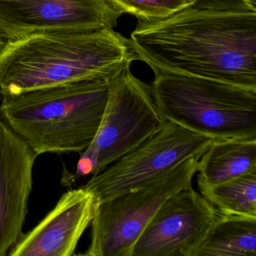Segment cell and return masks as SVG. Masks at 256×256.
<instances>
[{"label":"cell","instance_id":"6da1fadb","mask_svg":"<svg viewBox=\"0 0 256 256\" xmlns=\"http://www.w3.org/2000/svg\"><path fill=\"white\" fill-rule=\"evenodd\" d=\"M130 41L154 73L256 89V11L192 6L160 20H138Z\"/></svg>","mask_w":256,"mask_h":256},{"label":"cell","instance_id":"7a4b0ae2","mask_svg":"<svg viewBox=\"0 0 256 256\" xmlns=\"http://www.w3.org/2000/svg\"><path fill=\"white\" fill-rule=\"evenodd\" d=\"M138 60L114 29L36 34L6 40L0 50V94L86 80L110 82Z\"/></svg>","mask_w":256,"mask_h":256},{"label":"cell","instance_id":"3957f363","mask_svg":"<svg viewBox=\"0 0 256 256\" xmlns=\"http://www.w3.org/2000/svg\"><path fill=\"white\" fill-rule=\"evenodd\" d=\"M108 80H86L2 96L0 118L40 156L85 150L101 124Z\"/></svg>","mask_w":256,"mask_h":256},{"label":"cell","instance_id":"277c9868","mask_svg":"<svg viewBox=\"0 0 256 256\" xmlns=\"http://www.w3.org/2000/svg\"><path fill=\"white\" fill-rule=\"evenodd\" d=\"M150 88L166 121L215 139H256V89L162 72Z\"/></svg>","mask_w":256,"mask_h":256},{"label":"cell","instance_id":"5b68a950","mask_svg":"<svg viewBox=\"0 0 256 256\" xmlns=\"http://www.w3.org/2000/svg\"><path fill=\"white\" fill-rule=\"evenodd\" d=\"M166 120L150 86L136 78L130 67L108 83L107 103L101 124L90 144L80 154L74 173L64 168L61 184L98 174L108 166L152 137Z\"/></svg>","mask_w":256,"mask_h":256},{"label":"cell","instance_id":"8992f818","mask_svg":"<svg viewBox=\"0 0 256 256\" xmlns=\"http://www.w3.org/2000/svg\"><path fill=\"white\" fill-rule=\"evenodd\" d=\"M202 156H192L146 185L98 203L91 242L83 256H132L158 208L170 196L191 186Z\"/></svg>","mask_w":256,"mask_h":256},{"label":"cell","instance_id":"52a82bcc","mask_svg":"<svg viewBox=\"0 0 256 256\" xmlns=\"http://www.w3.org/2000/svg\"><path fill=\"white\" fill-rule=\"evenodd\" d=\"M215 138L166 121L162 128L83 186L98 203L137 190L192 156H202Z\"/></svg>","mask_w":256,"mask_h":256},{"label":"cell","instance_id":"ba28073f","mask_svg":"<svg viewBox=\"0 0 256 256\" xmlns=\"http://www.w3.org/2000/svg\"><path fill=\"white\" fill-rule=\"evenodd\" d=\"M124 14L110 0H0V34L13 40L44 32L114 29Z\"/></svg>","mask_w":256,"mask_h":256},{"label":"cell","instance_id":"9c48e42d","mask_svg":"<svg viewBox=\"0 0 256 256\" xmlns=\"http://www.w3.org/2000/svg\"><path fill=\"white\" fill-rule=\"evenodd\" d=\"M216 214V208L192 186L184 188L158 208L132 256H194Z\"/></svg>","mask_w":256,"mask_h":256},{"label":"cell","instance_id":"30bf717a","mask_svg":"<svg viewBox=\"0 0 256 256\" xmlns=\"http://www.w3.org/2000/svg\"><path fill=\"white\" fill-rule=\"evenodd\" d=\"M38 155L0 118V256L24 235Z\"/></svg>","mask_w":256,"mask_h":256},{"label":"cell","instance_id":"8fae6325","mask_svg":"<svg viewBox=\"0 0 256 256\" xmlns=\"http://www.w3.org/2000/svg\"><path fill=\"white\" fill-rule=\"evenodd\" d=\"M98 202L84 188L66 192L30 232L24 234L10 256H72L95 216Z\"/></svg>","mask_w":256,"mask_h":256},{"label":"cell","instance_id":"7c38bea8","mask_svg":"<svg viewBox=\"0 0 256 256\" xmlns=\"http://www.w3.org/2000/svg\"><path fill=\"white\" fill-rule=\"evenodd\" d=\"M198 187L256 172V139H215L198 164Z\"/></svg>","mask_w":256,"mask_h":256},{"label":"cell","instance_id":"4fadbf2b","mask_svg":"<svg viewBox=\"0 0 256 256\" xmlns=\"http://www.w3.org/2000/svg\"><path fill=\"white\" fill-rule=\"evenodd\" d=\"M194 256H256V217L222 214L217 210Z\"/></svg>","mask_w":256,"mask_h":256},{"label":"cell","instance_id":"5bb4252c","mask_svg":"<svg viewBox=\"0 0 256 256\" xmlns=\"http://www.w3.org/2000/svg\"><path fill=\"white\" fill-rule=\"evenodd\" d=\"M199 190L222 214L256 217V172Z\"/></svg>","mask_w":256,"mask_h":256},{"label":"cell","instance_id":"9a60e30c","mask_svg":"<svg viewBox=\"0 0 256 256\" xmlns=\"http://www.w3.org/2000/svg\"><path fill=\"white\" fill-rule=\"evenodd\" d=\"M124 13L138 20L152 22L172 16L194 5V0H110Z\"/></svg>","mask_w":256,"mask_h":256},{"label":"cell","instance_id":"2e32d148","mask_svg":"<svg viewBox=\"0 0 256 256\" xmlns=\"http://www.w3.org/2000/svg\"><path fill=\"white\" fill-rule=\"evenodd\" d=\"M192 6L214 10L256 11L254 0H194Z\"/></svg>","mask_w":256,"mask_h":256},{"label":"cell","instance_id":"e0dca14e","mask_svg":"<svg viewBox=\"0 0 256 256\" xmlns=\"http://www.w3.org/2000/svg\"><path fill=\"white\" fill-rule=\"evenodd\" d=\"M6 42V40L5 38L2 37V36L0 34V50L4 47V44H5Z\"/></svg>","mask_w":256,"mask_h":256}]
</instances>
